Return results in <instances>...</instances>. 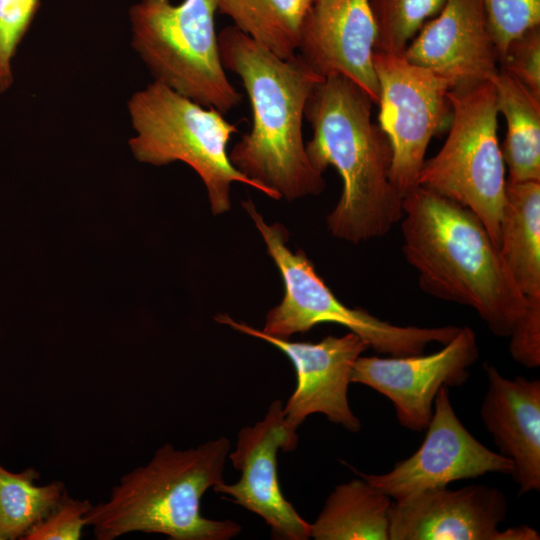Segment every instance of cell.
Instances as JSON below:
<instances>
[{
    "instance_id": "6da1fadb",
    "label": "cell",
    "mask_w": 540,
    "mask_h": 540,
    "mask_svg": "<svg viewBox=\"0 0 540 540\" xmlns=\"http://www.w3.org/2000/svg\"><path fill=\"white\" fill-rule=\"evenodd\" d=\"M218 43L224 69L240 77L252 109L251 130L229 154L232 165L274 200L320 194L326 183L310 163L302 123L308 97L324 78L300 55L281 59L234 26L222 29Z\"/></svg>"
},
{
    "instance_id": "7a4b0ae2",
    "label": "cell",
    "mask_w": 540,
    "mask_h": 540,
    "mask_svg": "<svg viewBox=\"0 0 540 540\" xmlns=\"http://www.w3.org/2000/svg\"><path fill=\"white\" fill-rule=\"evenodd\" d=\"M402 252L420 288L476 311L496 336L509 337L528 299L481 220L424 187L403 197Z\"/></svg>"
},
{
    "instance_id": "3957f363",
    "label": "cell",
    "mask_w": 540,
    "mask_h": 540,
    "mask_svg": "<svg viewBox=\"0 0 540 540\" xmlns=\"http://www.w3.org/2000/svg\"><path fill=\"white\" fill-rule=\"evenodd\" d=\"M372 105L354 82L333 75L313 87L304 111L313 130L305 144L310 163L322 174L331 165L342 179L327 229L353 244L386 235L403 216V197L391 180V146L372 120Z\"/></svg>"
},
{
    "instance_id": "277c9868",
    "label": "cell",
    "mask_w": 540,
    "mask_h": 540,
    "mask_svg": "<svg viewBox=\"0 0 540 540\" xmlns=\"http://www.w3.org/2000/svg\"><path fill=\"white\" fill-rule=\"evenodd\" d=\"M230 452L226 437L193 448L166 443L151 460L121 477L105 502L92 505L84 517L98 540L130 532L159 533L172 540H229L242 526L201 514L204 493L224 482Z\"/></svg>"
},
{
    "instance_id": "5b68a950",
    "label": "cell",
    "mask_w": 540,
    "mask_h": 540,
    "mask_svg": "<svg viewBox=\"0 0 540 540\" xmlns=\"http://www.w3.org/2000/svg\"><path fill=\"white\" fill-rule=\"evenodd\" d=\"M127 110L134 130L128 142L133 156L154 166L176 161L190 166L206 187L213 215L231 209L233 183L248 185L270 198L265 188L232 165L227 144L239 130L218 110L205 109L156 81L134 92Z\"/></svg>"
},
{
    "instance_id": "8992f818",
    "label": "cell",
    "mask_w": 540,
    "mask_h": 540,
    "mask_svg": "<svg viewBox=\"0 0 540 540\" xmlns=\"http://www.w3.org/2000/svg\"><path fill=\"white\" fill-rule=\"evenodd\" d=\"M242 206L260 233L284 283V296L267 312L263 333L289 339L318 324L335 323L358 335L376 352L396 357L422 354L430 343L444 345L458 333L460 327L453 325L398 326L364 309L346 306L318 275L305 252L289 249V232L283 224H268L250 199L242 201Z\"/></svg>"
},
{
    "instance_id": "52a82bcc",
    "label": "cell",
    "mask_w": 540,
    "mask_h": 540,
    "mask_svg": "<svg viewBox=\"0 0 540 540\" xmlns=\"http://www.w3.org/2000/svg\"><path fill=\"white\" fill-rule=\"evenodd\" d=\"M216 12V0H138L128 12L130 44L154 81L226 114L242 94L221 62Z\"/></svg>"
},
{
    "instance_id": "ba28073f",
    "label": "cell",
    "mask_w": 540,
    "mask_h": 540,
    "mask_svg": "<svg viewBox=\"0 0 540 540\" xmlns=\"http://www.w3.org/2000/svg\"><path fill=\"white\" fill-rule=\"evenodd\" d=\"M450 128L438 153L425 160L418 186L470 209L499 247L505 163L497 136L498 105L492 81L450 89Z\"/></svg>"
},
{
    "instance_id": "9c48e42d",
    "label": "cell",
    "mask_w": 540,
    "mask_h": 540,
    "mask_svg": "<svg viewBox=\"0 0 540 540\" xmlns=\"http://www.w3.org/2000/svg\"><path fill=\"white\" fill-rule=\"evenodd\" d=\"M379 83L378 124L392 150L391 180L404 197L418 186L430 140L451 120V84L404 55L373 53Z\"/></svg>"
},
{
    "instance_id": "30bf717a",
    "label": "cell",
    "mask_w": 540,
    "mask_h": 540,
    "mask_svg": "<svg viewBox=\"0 0 540 540\" xmlns=\"http://www.w3.org/2000/svg\"><path fill=\"white\" fill-rule=\"evenodd\" d=\"M425 438L410 457L383 474H356L394 501L487 473L515 474L513 462L478 441L462 424L442 387Z\"/></svg>"
},
{
    "instance_id": "8fae6325",
    "label": "cell",
    "mask_w": 540,
    "mask_h": 540,
    "mask_svg": "<svg viewBox=\"0 0 540 540\" xmlns=\"http://www.w3.org/2000/svg\"><path fill=\"white\" fill-rule=\"evenodd\" d=\"M214 320L243 334L261 339L284 353L296 372V388L283 406L286 427L296 432L305 419L322 413L332 423L349 432L361 430V422L352 412L347 392L352 367L369 346L355 333L327 336L317 343L290 341L263 333L227 314Z\"/></svg>"
},
{
    "instance_id": "7c38bea8",
    "label": "cell",
    "mask_w": 540,
    "mask_h": 540,
    "mask_svg": "<svg viewBox=\"0 0 540 540\" xmlns=\"http://www.w3.org/2000/svg\"><path fill=\"white\" fill-rule=\"evenodd\" d=\"M478 358L476 335L464 326L442 349L429 355L359 356L350 382L366 385L387 397L395 407L399 424L421 432L429 424L439 390L463 385Z\"/></svg>"
},
{
    "instance_id": "4fadbf2b",
    "label": "cell",
    "mask_w": 540,
    "mask_h": 540,
    "mask_svg": "<svg viewBox=\"0 0 540 540\" xmlns=\"http://www.w3.org/2000/svg\"><path fill=\"white\" fill-rule=\"evenodd\" d=\"M298 435L290 431L283 418V402L274 400L261 421L245 426L228 458L241 477L234 484L225 482L213 490L228 495L231 501L260 516L279 540H306L311 524L302 518L284 497L279 484L277 454L293 451Z\"/></svg>"
},
{
    "instance_id": "5bb4252c",
    "label": "cell",
    "mask_w": 540,
    "mask_h": 540,
    "mask_svg": "<svg viewBox=\"0 0 540 540\" xmlns=\"http://www.w3.org/2000/svg\"><path fill=\"white\" fill-rule=\"evenodd\" d=\"M507 500L495 487L473 484L425 491L392 502L390 540H538L529 526L500 530Z\"/></svg>"
},
{
    "instance_id": "9a60e30c",
    "label": "cell",
    "mask_w": 540,
    "mask_h": 540,
    "mask_svg": "<svg viewBox=\"0 0 540 540\" xmlns=\"http://www.w3.org/2000/svg\"><path fill=\"white\" fill-rule=\"evenodd\" d=\"M376 36L369 0H314L301 26L297 54L322 78H348L377 105Z\"/></svg>"
},
{
    "instance_id": "2e32d148",
    "label": "cell",
    "mask_w": 540,
    "mask_h": 540,
    "mask_svg": "<svg viewBox=\"0 0 540 540\" xmlns=\"http://www.w3.org/2000/svg\"><path fill=\"white\" fill-rule=\"evenodd\" d=\"M439 14L424 24L404 57L443 77L451 89L492 81L499 55L480 0H445Z\"/></svg>"
},
{
    "instance_id": "e0dca14e",
    "label": "cell",
    "mask_w": 540,
    "mask_h": 540,
    "mask_svg": "<svg viewBox=\"0 0 540 540\" xmlns=\"http://www.w3.org/2000/svg\"><path fill=\"white\" fill-rule=\"evenodd\" d=\"M488 387L480 417L499 453L515 466L522 493L540 490V381L504 377L484 364Z\"/></svg>"
},
{
    "instance_id": "ac0fdd59",
    "label": "cell",
    "mask_w": 540,
    "mask_h": 540,
    "mask_svg": "<svg viewBox=\"0 0 540 540\" xmlns=\"http://www.w3.org/2000/svg\"><path fill=\"white\" fill-rule=\"evenodd\" d=\"M499 251L526 296L540 295V181L506 180Z\"/></svg>"
},
{
    "instance_id": "d6986e66",
    "label": "cell",
    "mask_w": 540,
    "mask_h": 540,
    "mask_svg": "<svg viewBox=\"0 0 540 540\" xmlns=\"http://www.w3.org/2000/svg\"><path fill=\"white\" fill-rule=\"evenodd\" d=\"M360 478L334 488L315 521V540H388L391 498Z\"/></svg>"
},
{
    "instance_id": "ffe728a7",
    "label": "cell",
    "mask_w": 540,
    "mask_h": 540,
    "mask_svg": "<svg viewBox=\"0 0 540 540\" xmlns=\"http://www.w3.org/2000/svg\"><path fill=\"white\" fill-rule=\"evenodd\" d=\"M499 113L507 123L501 147L509 181H540V99L499 69L493 78Z\"/></svg>"
},
{
    "instance_id": "44dd1931",
    "label": "cell",
    "mask_w": 540,
    "mask_h": 540,
    "mask_svg": "<svg viewBox=\"0 0 540 540\" xmlns=\"http://www.w3.org/2000/svg\"><path fill=\"white\" fill-rule=\"evenodd\" d=\"M314 0H216L239 31L281 59L297 54L303 20Z\"/></svg>"
},
{
    "instance_id": "7402d4cb",
    "label": "cell",
    "mask_w": 540,
    "mask_h": 540,
    "mask_svg": "<svg viewBox=\"0 0 540 540\" xmlns=\"http://www.w3.org/2000/svg\"><path fill=\"white\" fill-rule=\"evenodd\" d=\"M40 478L35 468L13 473L0 465V539H22L42 522L67 494L64 483L35 485Z\"/></svg>"
},
{
    "instance_id": "603a6c76",
    "label": "cell",
    "mask_w": 540,
    "mask_h": 540,
    "mask_svg": "<svg viewBox=\"0 0 540 540\" xmlns=\"http://www.w3.org/2000/svg\"><path fill=\"white\" fill-rule=\"evenodd\" d=\"M376 26L375 52L404 54L425 21L445 0H369Z\"/></svg>"
},
{
    "instance_id": "cb8c5ba5",
    "label": "cell",
    "mask_w": 540,
    "mask_h": 540,
    "mask_svg": "<svg viewBox=\"0 0 540 540\" xmlns=\"http://www.w3.org/2000/svg\"><path fill=\"white\" fill-rule=\"evenodd\" d=\"M40 6V0H0V93L14 83L13 60Z\"/></svg>"
},
{
    "instance_id": "d4e9b609",
    "label": "cell",
    "mask_w": 540,
    "mask_h": 540,
    "mask_svg": "<svg viewBox=\"0 0 540 540\" xmlns=\"http://www.w3.org/2000/svg\"><path fill=\"white\" fill-rule=\"evenodd\" d=\"M499 59L509 43L540 26V0H480Z\"/></svg>"
},
{
    "instance_id": "484cf974",
    "label": "cell",
    "mask_w": 540,
    "mask_h": 540,
    "mask_svg": "<svg viewBox=\"0 0 540 540\" xmlns=\"http://www.w3.org/2000/svg\"><path fill=\"white\" fill-rule=\"evenodd\" d=\"M499 69L540 99V26L509 43L499 59Z\"/></svg>"
},
{
    "instance_id": "4316f807",
    "label": "cell",
    "mask_w": 540,
    "mask_h": 540,
    "mask_svg": "<svg viewBox=\"0 0 540 540\" xmlns=\"http://www.w3.org/2000/svg\"><path fill=\"white\" fill-rule=\"evenodd\" d=\"M91 506L88 500L73 499L67 493L58 506L21 540H78Z\"/></svg>"
},
{
    "instance_id": "83f0119b",
    "label": "cell",
    "mask_w": 540,
    "mask_h": 540,
    "mask_svg": "<svg viewBox=\"0 0 540 540\" xmlns=\"http://www.w3.org/2000/svg\"><path fill=\"white\" fill-rule=\"evenodd\" d=\"M527 299V307L509 336V351L517 363L536 368L540 365V295Z\"/></svg>"
},
{
    "instance_id": "f1b7e54d",
    "label": "cell",
    "mask_w": 540,
    "mask_h": 540,
    "mask_svg": "<svg viewBox=\"0 0 540 540\" xmlns=\"http://www.w3.org/2000/svg\"><path fill=\"white\" fill-rule=\"evenodd\" d=\"M1 540V539H0Z\"/></svg>"
}]
</instances>
